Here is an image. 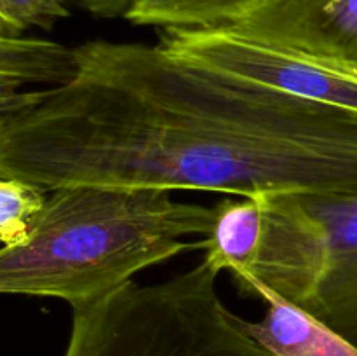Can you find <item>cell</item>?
<instances>
[{
  "instance_id": "1",
  "label": "cell",
  "mask_w": 357,
  "mask_h": 356,
  "mask_svg": "<svg viewBox=\"0 0 357 356\" xmlns=\"http://www.w3.org/2000/svg\"><path fill=\"white\" fill-rule=\"evenodd\" d=\"M59 87L0 98V177L56 191L357 194V110L178 58L89 40Z\"/></svg>"
},
{
  "instance_id": "2",
  "label": "cell",
  "mask_w": 357,
  "mask_h": 356,
  "mask_svg": "<svg viewBox=\"0 0 357 356\" xmlns=\"http://www.w3.org/2000/svg\"><path fill=\"white\" fill-rule=\"evenodd\" d=\"M26 239L0 251L3 295L52 297L72 307L132 281L136 272L204 250L215 206L166 188L72 185L49 191Z\"/></svg>"
},
{
  "instance_id": "3",
  "label": "cell",
  "mask_w": 357,
  "mask_h": 356,
  "mask_svg": "<svg viewBox=\"0 0 357 356\" xmlns=\"http://www.w3.org/2000/svg\"><path fill=\"white\" fill-rule=\"evenodd\" d=\"M218 274L202 258L166 281H129L72 307L63 356H274L222 302Z\"/></svg>"
},
{
  "instance_id": "4",
  "label": "cell",
  "mask_w": 357,
  "mask_h": 356,
  "mask_svg": "<svg viewBox=\"0 0 357 356\" xmlns=\"http://www.w3.org/2000/svg\"><path fill=\"white\" fill-rule=\"evenodd\" d=\"M255 199L264 232L251 274L357 346V194Z\"/></svg>"
},
{
  "instance_id": "5",
  "label": "cell",
  "mask_w": 357,
  "mask_h": 356,
  "mask_svg": "<svg viewBox=\"0 0 357 356\" xmlns=\"http://www.w3.org/2000/svg\"><path fill=\"white\" fill-rule=\"evenodd\" d=\"M178 58L284 91L357 110V65L316 58L243 37L229 28L166 30L159 42Z\"/></svg>"
},
{
  "instance_id": "6",
  "label": "cell",
  "mask_w": 357,
  "mask_h": 356,
  "mask_svg": "<svg viewBox=\"0 0 357 356\" xmlns=\"http://www.w3.org/2000/svg\"><path fill=\"white\" fill-rule=\"evenodd\" d=\"M229 30L274 47L357 65V0H255Z\"/></svg>"
},
{
  "instance_id": "7",
  "label": "cell",
  "mask_w": 357,
  "mask_h": 356,
  "mask_svg": "<svg viewBox=\"0 0 357 356\" xmlns=\"http://www.w3.org/2000/svg\"><path fill=\"white\" fill-rule=\"evenodd\" d=\"M236 281L241 292L267 304L265 316L260 321L244 320V328L274 356H357V346L282 299L253 274Z\"/></svg>"
},
{
  "instance_id": "8",
  "label": "cell",
  "mask_w": 357,
  "mask_h": 356,
  "mask_svg": "<svg viewBox=\"0 0 357 356\" xmlns=\"http://www.w3.org/2000/svg\"><path fill=\"white\" fill-rule=\"evenodd\" d=\"M264 232V215L255 198L223 199L215 206L211 232L204 237V258L215 269L241 279L253 272Z\"/></svg>"
},
{
  "instance_id": "9",
  "label": "cell",
  "mask_w": 357,
  "mask_h": 356,
  "mask_svg": "<svg viewBox=\"0 0 357 356\" xmlns=\"http://www.w3.org/2000/svg\"><path fill=\"white\" fill-rule=\"evenodd\" d=\"M79 70L75 47L37 37H0V98L21 93L28 84L59 87Z\"/></svg>"
},
{
  "instance_id": "10",
  "label": "cell",
  "mask_w": 357,
  "mask_h": 356,
  "mask_svg": "<svg viewBox=\"0 0 357 356\" xmlns=\"http://www.w3.org/2000/svg\"><path fill=\"white\" fill-rule=\"evenodd\" d=\"M255 0H136L126 20L166 30L230 28Z\"/></svg>"
},
{
  "instance_id": "11",
  "label": "cell",
  "mask_w": 357,
  "mask_h": 356,
  "mask_svg": "<svg viewBox=\"0 0 357 356\" xmlns=\"http://www.w3.org/2000/svg\"><path fill=\"white\" fill-rule=\"evenodd\" d=\"M45 188L20 178L0 177V239L3 246L21 244L44 209Z\"/></svg>"
},
{
  "instance_id": "12",
  "label": "cell",
  "mask_w": 357,
  "mask_h": 356,
  "mask_svg": "<svg viewBox=\"0 0 357 356\" xmlns=\"http://www.w3.org/2000/svg\"><path fill=\"white\" fill-rule=\"evenodd\" d=\"M68 14L65 0H0V37H17L31 27L49 30Z\"/></svg>"
},
{
  "instance_id": "13",
  "label": "cell",
  "mask_w": 357,
  "mask_h": 356,
  "mask_svg": "<svg viewBox=\"0 0 357 356\" xmlns=\"http://www.w3.org/2000/svg\"><path fill=\"white\" fill-rule=\"evenodd\" d=\"M70 2L96 17L114 20V17L128 16L136 0H70Z\"/></svg>"
}]
</instances>
